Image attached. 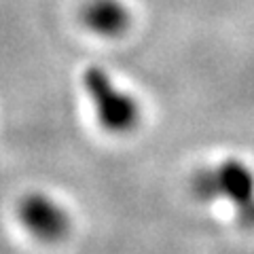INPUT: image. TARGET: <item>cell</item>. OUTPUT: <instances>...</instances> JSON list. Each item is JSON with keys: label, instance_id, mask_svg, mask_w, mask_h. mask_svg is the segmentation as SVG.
I'll list each match as a JSON object with an SVG mask.
<instances>
[{"label": "cell", "instance_id": "obj_4", "mask_svg": "<svg viewBox=\"0 0 254 254\" xmlns=\"http://www.w3.org/2000/svg\"><path fill=\"white\" fill-rule=\"evenodd\" d=\"M85 26L100 36H121L131 26V13L121 0H91L83 9Z\"/></svg>", "mask_w": 254, "mask_h": 254}, {"label": "cell", "instance_id": "obj_3", "mask_svg": "<svg viewBox=\"0 0 254 254\" xmlns=\"http://www.w3.org/2000/svg\"><path fill=\"white\" fill-rule=\"evenodd\" d=\"M19 218L23 227L41 242H60L70 231L68 212L43 193H32L21 201Z\"/></svg>", "mask_w": 254, "mask_h": 254}, {"label": "cell", "instance_id": "obj_5", "mask_svg": "<svg viewBox=\"0 0 254 254\" xmlns=\"http://www.w3.org/2000/svg\"><path fill=\"white\" fill-rule=\"evenodd\" d=\"M237 225L244 229H254V201L246 208L237 210Z\"/></svg>", "mask_w": 254, "mask_h": 254}, {"label": "cell", "instance_id": "obj_2", "mask_svg": "<svg viewBox=\"0 0 254 254\" xmlns=\"http://www.w3.org/2000/svg\"><path fill=\"white\" fill-rule=\"evenodd\" d=\"M193 190L203 201L227 199L237 210H242L254 201V174L242 161L229 159L197 172L193 178Z\"/></svg>", "mask_w": 254, "mask_h": 254}, {"label": "cell", "instance_id": "obj_1", "mask_svg": "<svg viewBox=\"0 0 254 254\" xmlns=\"http://www.w3.org/2000/svg\"><path fill=\"white\" fill-rule=\"evenodd\" d=\"M83 87L89 95L95 117L102 127L113 133H127L140 123V104L136 98L119 89L110 74L100 66L83 72Z\"/></svg>", "mask_w": 254, "mask_h": 254}]
</instances>
